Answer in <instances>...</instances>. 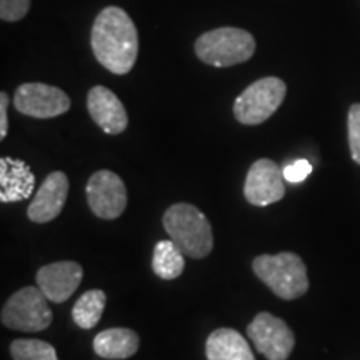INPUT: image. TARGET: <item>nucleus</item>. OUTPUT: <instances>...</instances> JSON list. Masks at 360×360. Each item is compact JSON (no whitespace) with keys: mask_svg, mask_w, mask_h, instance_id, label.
<instances>
[{"mask_svg":"<svg viewBox=\"0 0 360 360\" xmlns=\"http://www.w3.org/2000/svg\"><path fill=\"white\" fill-rule=\"evenodd\" d=\"M205 354L207 360H255L245 337L227 327L217 328L209 335Z\"/></svg>","mask_w":360,"mask_h":360,"instance_id":"15","label":"nucleus"},{"mask_svg":"<svg viewBox=\"0 0 360 360\" xmlns=\"http://www.w3.org/2000/svg\"><path fill=\"white\" fill-rule=\"evenodd\" d=\"M13 105L20 114L34 119H52L70 109V98L64 90L53 85L27 82L15 90Z\"/></svg>","mask_w":360,"mask_h":360,"instance_id":"8","label":"nucleus"},{"mask_svg":"<svg viewBox=\"0 0 360 360\" xmlns=\"http://www.w3.org/2000/svg\"><path fill=\"white\" fill-rule=\"evenodd\" d=\"M32 0H0V19L4 22L22 20L30 11Z\"/></svg>","mask_w":360,"mask_h":360,"instance_id":"21","label":"nucleus"},{"mask_svg":"<svg viewBox=\"0 0 360 360\" xmlns=\"http://www.w3.org/2000/svg\"><path fill=\"white\" fill-rule=\"evenodd\" d=\"M287 94L278 77H264L249 85L233 102V115L244 125H259L276 114Z\"/></svg>","mask_w":360,"mask_h":360,"instance_id":"5","label":"nucleus"},{"mask_svg":"<svg viewBox=\"0 0 360 360\" xmlns=\"http://www.w3.org/2000/svg\"><path fill=\"white\" fill-rule=\"evenodd\" d=\"M87 109L98 127L109 135L122 134L129 125L127 110L124 103L112 90L103 85L90 89L87 96Z\"/></svg>","mask_w":360,"mask_h":360,"instance_id":"13","label":"nucleus"},{"mask_svg":"<svg viewBox=\"0 0 360 360\" xmlns=\"http://www.w3.org/2000/svg\"><path fill=\"white\" fill-rule=\"evenodd\" d=\"M87 202L90 210L103 220H114L127 207V188L124 180L110 170H98L89 179Z\"/></svg>","mask_w":360,"mask_h":360,"instance_id":"9","label":"nucleus"},{"mask_svg":"<svg viewBox=\"0 0 360 360\" xmlns=\"http://www.w3.org/2000/svg\"><path fill=\"white\" fill-rule=\"evenodd\" d=\"M13 360H58L56 349L39 339H17L11 344Z\"/></svg>","mask_w":360,"mask_h":360,"instance_id":"19","label":"nucleus"},{"mask_svg":"<svg viewBox=\"0 0 360 360\" xmlns=\"http://www.w3.org/2000/svg\"><path fill=\"white\" fill-rule=\"evenodd\" d=\"M82 277V265L74 260H62V262H53L39 269L35 281L47 300L53 304H62L69 300L79 289Z\"/></svg>","mask_w":360,"mask_h":360,"instance_id":"11","label":"nucleus"},{"mask_svg":"<svg viewBox=\"0 0 360 360\" xmlns=\"http://www.w3.org/2000/svg\"><path fill=\"white\" fill-rule=\"evenodd\" d=\"M252 269L255 276L283 300L299 299L309 290L307 267L304 260L292 252L259 255L252 262Z\"/></svg>","mask_w":360,"mask_h":360,"instance_id":"3","label":"nucleus"},{"mask_svg":"<svg viewBox=\"0 0 360 360\" xmlns=\"http://www.w3.org/2000/svg\"><path fill=\"white\" fill-rule=\"evenodd\" d=\"M184 252L174 240H160L157 242L154 249V257H152V269L157 277L164 281H174L182 276L186 260H184Z\"/></svg>","mask_w":360,"mask_h":360,"instance_id":"17","label":"nucleus"},{"mask_svg":"<svg viewBox=\"0 0 360 360\" xmlns=\"http://www.w3.org/2000/svg\"><path fill=\"white\" fill-rule=\"evenodd\" d=\"M35 177L24 160L0 159V202L12 204L29 199L34 193Z\"/></svg>","mask_w":360,"mask_h":360,"instance_id":"14","label":"nucleus"},{"mask_svg":"<svg viewBox=\"0 0 360 360\" xmlns=\"http://www.w3.org/2000/svg\"><path fill=\"white\" fill-rule=\"evenodd\" d=\"M107 295L103 290L94 289L85 292L82 297L75 302L74 309H72V319L77 323L80 328H94L101 322L103 309H105Z\"/></svg>","mask_w":360,"mask_h":360,"instance_id":"18","label":"nucleus"},{"mask_svg":"<svg viewBox=\"0 0 360 360\" xmlns=\"http://www.w3.org/2000/svg\"><path fill=\"white\" fill-rule=\"evenodd\" d=\"M347 129L350 155H352V160L355 164L360 165V103L350 105L347 117Z\"/></svg>","mask_w":360,"mask_h":360,"instance_id":"20","label":"nucleus"},{"mask_svg":"<svg viewBox=\"0 0 360 360\" xmlns=\"http://www.w3.org/2000/svg\"><path fill=\"white\" fill-rule=\"evenodd\" d=\"M69 195V177L64 172L49 174L35 192L27 215L35 224H47L58 217Z\"/></svg>","mask_w":360,"mask_h":360,"instance_id":"12","label":"nucleus"},{"mask_svg":"<svg viewBox=\"0 0 360 360\" xmlns=\"http://www.w3.org/2000/svg\"><path fill=\"white\" fill-rule=\"evenodd\" d=\"M7 107H8V96L6 92H2L0 94V141H4L8 132Z\"/></svg>","mask_w":360,"mask_h":360,"instance_id":"23","label":"nucleus"},{"mask_svg":"<svg viewBox=\"0 0 360 360\" xmlns=\"http://www.w3.org/2000/svg\"><path fill=\"white\" fill-rule=\"evenodd\" d=\"M244 195L249 204L257 207H265L282 200L285 195L283 170L270 159L255 160L247 172Z\"/></svg>","mask_w":360,"mask_h":360,"instance_id":"10","label":"nucleus"},{"mask_svg":"<svg viewBox=\"0 0 360 360\" xmlns=\"http://www.w3.org/2000/svg\"><path fill=\"white\" fill-rule=\"evenodd\" d=\"M162 224L170 240H174L187 257L204 259L212 252V227L205 215L192 204L179 202L170 205L165 210Z\"/></svg>","mask_w":360,"mask_h":360,"instance_id":"2","label":"nucleus"},{"mask_svg":"<svg viewBox=\"0 0 360 360\" xmlns=\"http://www.w3.org/2000/svg\"><path fill=\"white\" fill-rule=\"evenodd\" d=\"M2 323L20 332H40L52 323V310L39 287H24L7 300L2 309Z\"/></svg>","mask_w":360,"mask_h":360,"instance_id":"6","label":"nucleus"},{"mask_svg":"<svg viewBox=\"0 0 360 360\" xmlns=\"http://www.w3.org/2000/svg\"><path fill=\"white\" fill-rule=\"evenodd\" d=\"M283 170V179L290 184H299L304 182L305 179L309 177L310 172H312V164L309 160H295L294 164L285 165Z\"/></svg>","mask_w":360,"mask_h":360,"instance_id":"22","label":"nucleus"},{"mask_svg":"<svg viewBox=\"0 0 360 360\" xmlns=\"http://www.w3.org/2000/svg\"><path fill=\"white\" fill-rule=\"evenodd\" d=\"M255 52V39L237 27H219L202 34L195 42V53L204 64L232 67L250 60Z\"/></svg>","mask_w":360,"mask_h":360,"instance_id":"4","label":"nucleus"},{"mask_svg":"<svg viewBox=\"0 0 360 360\" xmlns=\"http://www.w3.org/2000/svg\"><path fill=\"white\" fill-rule=\"evenodd\" d=\"M141 339L132 328L115 327L102 330L94 339V350L98 357L124 360L132 357L139 350Z\"/></svg>","mask_w":360,"mask_h":360,"instance_id":"16","label":"nucleus"},{"mask_svg":"<svg viewBox=\"0 0 360 360\" xmlns=\"http://www.w3.org/2000/svg\"><path fill=\"white\" fill-rule=\"evenodd\" d=\"M247 335L267 360H287L295 345L292 328L282 319L260 312L247 327Z\"/></svg>","mask_w":360,"mask_h":360,"instance_id":"7","label":"nucleus"},{"mask_svg":"<svg viewBox=\"0 0 360 360\" xmlns=\"http://www.w3.org/2000/svg\"><path fill=\"white\" fill-rule=\"evenodd\" d=\"M90 45L98 64L115 75L129 74L139 53L137 27L120 7H105L90 32Z\"/></svg>","mask_w":360,"mask_h":360,"instance_id":"1","label":"nucleus"}]
</instances>
